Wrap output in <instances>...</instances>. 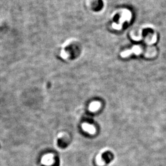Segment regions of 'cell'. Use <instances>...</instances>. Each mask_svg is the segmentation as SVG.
Listing matches in <instances>:
<instances>
[{
	"mask_svg": "<svg viewBox=\"0 0 166 166\" xmlns=\"http://www.w3.org/2000/svg\"><path fill=\"white\" fill-rule=\"evenodd\" d=\"M100 107V103L99 101H93L89 106V110L91 112H96Z\"/></svg>",
	"mask_w": 166,
	"mask_h": 166,
	"instance_id": "obj_2",
	"label": "cell"
},
{
	"mask_svg": "<svg viewBox=\"0 0 166 166\" xmlns=\"http://www.w3.org/2000/svg\"><path fill=\"white\" fill-rule=\"evenodd\" d=\"M82 127L83 130L89 134H94L96 133V128L94 127V126L92 125L87 123H84L82 124Z\"/></svg>",
	"mask_w": 166,
	"mask_h": 166,
	"instance_id": "obj_1",
	"label": "cell"
}]
</instances>
